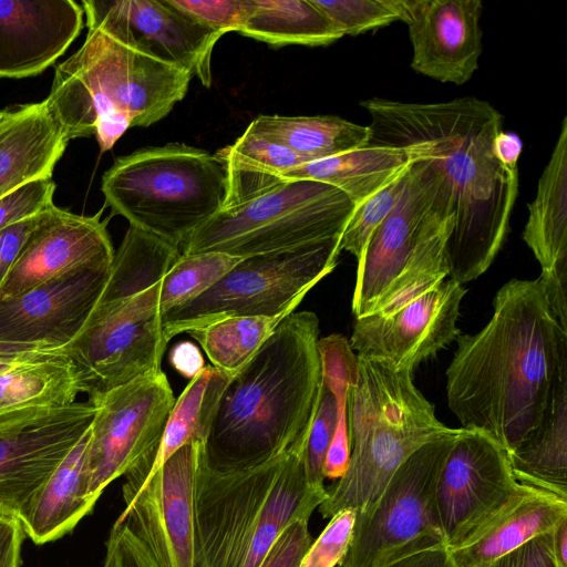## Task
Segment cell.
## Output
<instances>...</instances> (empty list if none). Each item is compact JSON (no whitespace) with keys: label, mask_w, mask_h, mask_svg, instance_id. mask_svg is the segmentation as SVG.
<instances>
[{"label":"cell","mask_w":567,"mask_h":567,"mask_svg":"<svg viewBox=\"0 0 567 567\" xmlns=\"http://www.w3.org/2000/svg\"><path fill=\"white\" fill-rule=\"evenodd\" d=\"M110 269L69 275L0 299V341L66 348L96 306Z\"/></svg>","instance_id":"obj_21"},{"label":"cell","mask_w":567,"mask_h":567,"mask_svg":"<svg viewBox=\"0 0 567 567\" xmlns=\"http://www.w3.org/2000/svg\"><path fill=\"white\" fill-rule=\"evenodd\" d=\"M239 33L276 47L329 45L343 37L311 0H252Z\"/></svg>","instance_id":"obj_33"},{"label":"cell","mask_w":567,"mask_h":567,"mask_svg":"<svg viewBox=\"0 0 567 567\" xmlns=\"http://www.w3.org/2000/svg\"><path fill=\"white\" fill-rule=\"evenodd\" d=\"M551 532L529 539L486 567H560L554 555Z\"/></svg>","instance_id":"obj_45"},{"label":"cell","mask_w":567,"mask_h":567,"mask_svg":"<svg viewBox=\"0 0 567 567\" xmlns=\"http://www.w3.org/2000/svg\"><path fill=\"white\" fill-rule=\"evenodd\" d=\"M101 190L130 226L179 248L226 199V174L216 154L181 143L116 158Z\"/></svg>","instance_id":"obj_8"},{"label":"cell","mask_w":567,"mask_h":567,"mask_svg":"<svg viewBox=\"0 0 567 567\" xmlns=\"http://www.w3.org/2000/svg\"><path fill=\"white\" fill-rule=\"evenodd\" d=\"M319 332L315 312L293 311L231 375L204 445L207 463L264 461L308 439L322 381Z\"/></svg>","instance_id":"obj_3"},{"label":"cell","mask_w":567,"mask_h":567,"mask_svg":"<svg viewBox=\"0 0 567 567\" xmlns=\"http://www.w3.org/2000/svg\"><path fill=\"white\" fill-rule=\"evenodd\" d=\"M449 208L454 210L442 175L429 162L412 161L401 197L370 236L358 261L352 297L355 318L372 312L402 271L426 228Z\"/></svg>","instance_id":"obj_15"},{"label":"cell","mask_w":567,"mask_h":567,"mask_svg":"<svg viewBox=\"0 0 567 567\" xmlns=\"http://www.w3.org/2000/svg\"><path fill=\"white\" fill-rule=\"evenodd\" d=\"M248 128L312 161L364 147L371 135L369 125L333 115H260Z\"/></svg>","instance_id":"obj_31"},{"label":"cell","mask_w":567,"mask_h":567,"mask_svg":"<svg viewBox=\"0 0 567 567\" xmlns=\"http://www.w3.org/2000/svg\"><path fill=\"white\" fill-rule=\"evenodd\" d=\"M94 405L0 414V517L19 520L35 493L90 429Z\"/></svg>","instance_id":"obj_13"},{"label":"cell","mask_w":567,"mask_h":567,"mask_svg":"<svg viewBox=\"0 0 567 567\" xmlns=\"http://www.w3.org/2000/svg\"><path fill=\"white\" fill-rule=\"evenodd\" d=\"M185 69L89 28L82 47L55 69L44 100L66 141L95 135L102 152L132 126H150L182 101Z\"/></svg>","instance_id":"obj_5"},{"label":"cell","mask_w":567,"mask_h":567,"mask_svg":"<svg viewBox=\"0 0 567 567\" xmlns=\"http://www.w3.org/2000/svg\"><path fill=\"white\" fill-rule=\"evenodd\" d=\"M68 143L44 101L9 110L0 121V197L27 182L52 177Z\"/></svg>","instance_id":"obj_24"},{"label":"cell","mask_w":567,"mask_h":567,"mask_svg":"<svg viewBox=\"0 0 567 567\" xmlns=\"http://www.w3.org/2000/svg\"><path fill=\"white\" fill-rule=\"evenodd\" d=\"M106 544L114 553L116 567H158L125 522H115Z\"/></svg>","instance_id":"obj_46"},{"label":"cell","mask_w":567,"mask_h":567,"mask_svg":"<svg viewBox=\"0 0 567 567\" xmlns=\"http://www.w3.org/2000/svg\"><path fill=\"white\" fill-rule=\"evenodd\" d=\"M507 456L518 483L567 499V358L540 422Z\"/></svg>","instance_id":"obj_25"},{"label":"cell","mask_w":567,"mask_h":567,"mask_svg":"<svg viewBox=\"0 0 567 567\" xmlns=\"http://www.w3.org/2000/svg\"><path fill=\"white\" fill-rule=\"evenodd\" d=\"M465 293L449 279L390 315L355 318L350 346L360 358L413 372L461 334L456 321Z\"/></svg>","instance_id":"obj_18"},{"label":"cell","mask_w":567,"mask_h":567,"mask_svg":"<svg viewBox=\"0 0 567 567\" xmlns=\"http://www.w3.org/2000/svg\"><path fill=\"white\" fill-rule=\"evenodd\" d=\"M103 567H116L114 553L107 544H106V554H105Z\"/></svg>","instance_id":"obj_55"},{"label":"cell","mask_w":567,"mask_h":567,"mask_svg":"<svg viewBox=\"0 0 567 567\" xmlns=\"http://www.w3.org/2000/svg\"><path fill=\"white\" fill-rule=\"evenodd\" d=\"M409 166L385 186L354 206L341 236V251H349L358 261L361 259L370 236L386 218L401 197Z\"/></svg>","instance_id":"obj_38"},{"label":"cell","mask_w":567,"mask_h":567,"mask_svg":"<svg viewBox=\"0 0 567 567\" xmlns=\"http://www.w3.org/2000/svg\"><path fill=\"white\" fill-rule=\"evenodd\" d=\"M340 240L336 236L241 258L204 293L163 316L165 340L227 317L292 313L336 268Z\"/></svg>","instance_id":"obj_10"},{"label":"cell","mask_w":567,"mask_h":567,"mask_svg":"<svg viewBox=\"0 0 567 567\" xmlns=\"http://www.w3.org/2000/svg\"><path fill=\"white\" fill-rule=\"evenodd\" d=\"M204 442L176 451L125 504V522L158 567H196L194 485Z\"/></svg>","instance_id":"obj_16"},{"label":"cell","mask_w":567,"mask_h":567,"mask_svg":"<svg viewBox=\"0 0 567 567\" xmlns=\"http://www.w3.org/2000/svg\"><path fill=\"white\" fill-rule=\"evenodd\" d=\"M309 519L292 520L277 537L260 567H299L313 539Z\"/></svg>","instance_id":"obj_44"},{"label":"cell","mask_w":567,"mask_h":567,"mask_svg":"<svg viewBox=\"0 0 567 567\" xmlns=\"http://www.w3.org/2000/svg\"><path fill=\"white\" fill-rule=\"evenodd\" d=\"M551 534L555 558L560 567H567V518L563 519Z\"/></svg>","instance_id":"obj_54"},{"label":"cell","mask_w":567,"mask_h":567,"mask_svg":"<svg viewBox=\"0 0 567 567\" xmlns=\"http://www.w3.org/2000/svg\"><path fill=\"white\" fill-rule=\"evenodd\" d=\"M527 207L523 240L545 271L567 259V116Z\"/></svg>","instance_id":"obj_27"},{"label":"cell","mask_w":567,"mask_h":567,"mask_svg":"<svg viewBox=\"0 0 567 567\" xmlns=\"http://www.w3.org/2000/svg\"><path fill=\"white\" fill-rule=\"evenodd\" d=\"M230 378L231 375L221 370L208 365L189 381L175 400L161 443L140 489L182 446L192 442H206L219 400Z\"/></svg>","instance_id":"obj_32"},{"label":"cell","mask_w":567,"mask_h":567,"mask_svg":"<svg viewBox=\"0 0 567 567\" xmlns=\"http://www.w3.org/2000/svg\"><path fill=\"white\" fill-rule=\"evenodd\" d=\"M179 256L178 248L128 227L96 306L66 346L89 399L162 370L161 285Z\"/></svg>","instance_id":"obj_6"},{"label":"cell","mask_w":567,"mask_h":567,"mask_svg":"<svg viewBox=\"0 0 567 567\" xmlns=\"http://www.w3.org/2000/svg\"><path fill=\"white\" fill-rule=\"evenodd\" d=\"M538 279L551 315L560 329L567 332V259L542 271Z\"/></svg>","instance_id":"obj_47"},{"label":"cell","mask_w":567,"mask_h":567,"mask_svg":"<svg viewBox=\"0 0 567 567\" xmlns=\"http://www.w3.org/2000/svg\"><path fill=\"white\" fill-rule=\"evenodd\" d=\"M91 427V426H90ZM90 429L32 497L19 522L35 544L71 532L95 505L89 494L85 462Z\"/></svg>","instance_id":"obj_26"},{"label":"cell","mask_w":567,"mask_h":567,"mask_svg":"<svg viewBox=\"0 0 567 567\" xmlns=\"http://www.w3.org/2000/svg\"><path fill=\"white\" fill-rule=\"evenodd\" d=\"M62 352H66V348L0 341V363H18Z\"/></svg>","instance_id":"obj_51"},{"label":"cell","mask_w":567,"mask_h":567,"mask_svg":"<svg viewBox=\"0 0 567 567\" xmlns=\"http://www.w3.org/2000/svg\"><path fill=\"white\" fill-rule=\"evenodd\" d=\"M290 313L274 317H227L188 331L213 367L234 375Z\"/></svg>","instance_id":"obj_36"},{"label":"cell","mask_w":567,"mask_h":567,"mask_svg":"<svg viewBox=\"0 0 567 567\" xmlns=\"http://www.w3.org/2000/svg\"><path fill=\"white\" fill-rule=\"evenodd\" d=\"M493 151L499 163L508 168L517 169L523 142L517 134L502 130L494 138Z\"/></svg>","instance_id":"obj_52"},{"label":"cell","mask_w":567,"mask_h":567,"mask_svg":"<svg viewBox=\"0 0 567 567\" xmlns=\"http://www.w3.org/2000/svg\"><path fill=\"white\" fill-rule=\"evenodd\" d=\"M89 28L187 70L212 85V52L221 33L195 21L168 0H85Z\"/></svg>","instance_id":"obj_17"},{"label":"cell","mask_w":567,"mask_h":567,"mask_svg":"<svg viewBox=\"0 0 567 567\" xmlns=\"http://www.w3.org/2000/svg\"><path fill=\"white\" fill-rule=\"evenodd\" d=\"M388 567H455L446 547H436L404 557Z\"/></svg>","instance_id":"obj_53"},{"label":"cell","mask_w":567,"mask_h":567,"mask_svg":"<svg viewBox=\"0 0 567 567\" xmlns=\"http://www.w3.org/2000/svg\"><path fill=\"white\" fill-rule=\"evenodd\" d=\"M195 21L221 33L240 31L251 9L252 0H168Z\"/></svg>","instance_id":"obj_42"},{"label":"cell","mask_w":567,"mask_h":567,"mask_svg":"<svg viewBox=\"0 0 567 567\" xmlns=\"http://www.w3.org/2000/svg\"><path fill=\"white\" fill-rule=\"evenodd\" d=\"M337 422V404L332 392L322 383L310 426L306 450L305 468L308 483L313 488H324L323 463Z\"/></svg>","instance_id":"obj_40"},{"label":"cell","mask_w":567,"mask_h":567,"mask_svg":"<svg viewBox=\"0 0 567 567\" xmlns=\"http://www.w3.org/2000/svg\"><path fill=\"white\" fill-rule=\"evenodd\" d=\"M83 14L73 0H0V78L52 65L80 34Z\"/></svg>","instance_id":"obj_22"},{"label":"cell","mask_w":567,"mask_h":567,"mask_svg":"<svg viewBox=\"0 0 567 567\" xmlns=\"http://www.w3.org/2000/svg\"><path fill=\"white\" fill-rule=\"evenodd\" d=\"M169 361L176 371L190 380L205 367L199 349L190 341L175 344L169 353Z\"/></svg>","instance_id":"obj_50"},{"label":"cell","mask_w":567,"mask_h":567,"mask_svg":"<svg viewBox=\"0 0 567 567\" xmlns=\"http://www.w3.org/2000/svg\"><path fill=\"white\" fill-rule=\"evenodd\" d=\"M52 177L27 182L0 197V230L34 217L53 205Z\"/></svg>","instance_id":"obj_43"},{"label":"cell","mask_w":567,"mask_h":567,"mask_svg":"<svg viewBox=\"0 0 567 567\" xmlns=\"http://www.w3.org/2000/svg\"><path fill=\"white\" fill-rule=\"evenodd\" d=\"M241 258L223 252L181 254L162 278V316L182 307L214 286Z\"/></svg>","instance_id":"obj_37"},{"label":"cell","mask_w":567,"mask_h":567,"mask_svg":"<svg viewBox=\"0 0 567 567\" xmlns=\"http://www.w3.org/2000/svg\"><path fill=\"white\" fill-rule=\"evenodd\" d=\"M446 370V396L464 429L481 431L506 453L542 420L567 332L551 315L539 279H512L475 334H460Z\"/></svg>","instance_id":"obj_2"},{"label":"cell","mask_w":567,"mask_h":567,"mask_svg":"<svg viewBox=\"0 0 567 567\" xmlns=\"http://www.w3.org/2000/svg\"><path fill=\"white\" fill-rule=\"evenodd\" d=\"M361 106L371 117L368 145L429 162L445 179L454 208L449 277L461 285L478 278L506 239L518 194V171L499 163L493 151L502 114L475 96L437 103L372 97Z\"/></svg>","instance_id":"obj_1"},{"label":"cell","mask_w":567,"mask_h":567,"mask_svg":"<svg viewBox=\"0 0 567 567\" xmlns=\"http://www.w3.org/2000/svg\"><path fill=\"white\" fill-rule=\"evenodd\" d=\"M353 208L331 185L285 179L245 203L221 208L186 239L182 254L245 258L342 236Z\"/></svg>","instance_id":"obj_9"},{"label":"cell","mask_w":567,"mask_h":567,"mask_svg":"<svg viewBox=\"0 0 567 567\" xmlns=\"http://www.w3.org/2000/svg\"><path fill=\"white\" fill-rule=\"evenodd\" d=\"M318 350L322 383L332 392L337 404V422L323 463V477L339 480L350 460L349 395L357 379L358 357L346 337L338 333L319 339Z\"/></svg>","instance_id":"obj_35"},{"label":"cell","mask_w":567,"mask_h":567,"mask_svg":"<svg viewBox=\"0 0 567 567\" xmlns=\"http://www.w3.org/2000/svg\"><path fill=\"white\" fill-rule=\"evenodd\" d=\"M358 357V355H357ZM413 383L412 372L358 357L349 395L350 460L319 506L323 518L368 515L399 467L421 446L453 432Z\"/></svg>","instance_id":"obj_7"},{"label":"cell","mask_w":567,"mask_h":567,"mask_svg":"<svg viewBox=\"0 0 567 567\" xmlns=\"http://www.w3.org/2000/svg\"><path fill=\"white\" fill-rule=\"evenodd\" d=\"M567 518V499L523 485L496 514L455 547L446 548L455 567H486Z\"/></svg>","instance_id":"obj_23"},{"label":"cell","mask_w":567,"mask_h":567,"mask_svg":"<svg viewBox=\"0 0 567 567\" xmlns=\"http://www.w3.org/2000/svg\"><path fill=\"white\" fill-rule=\"evenodd\" d=\"M114 254L101 213L76 215L53 204L39 215L1 288L0 299L18 297L69 275L107 270Z\"/></svg>","instance_id":"obj_19"},{"label":"cell","mask_w":567,"mask_h":567,"mask_svg":"<svg viewBox=\"0 0 567 567\" xmlns=\"http://www.w3.org/2000/svg\"><path fill=\"white\" fill-rule=\"evenodd\" d=\"M412 161L401 150L367 145L311 161L282 175L285 179H312L342 190L354 206L385 186Z\"/></svg>","instance_id":"obj_28"},{"label":"cell","mask_w":567,"mask_h":567,"mask_svg":"<svg viewBox=\"0 0 567 567\" xmlns=\"http://www.w3.org/2000/svg\"><path fill=\"white\" fill-rule=\"evenodd\" d=\"M357 512L344 508L330 517L320 536L312 542L299 567H336L349 549Z\"/></svg>","instance_id":"obj_41"},{"label":"cell","mask_w":567,"mask_h":567,"mask_svg":"<svg viewBox=\"0 0 567 567\" xmlns=\"http://www.w3.org/2000/svg\"><path fill=\"white\" fill-rule=\"evenodd\" d=\"M175 400L163 370L89 399L95 409L85 462L92 499L131 471L142 486Z\"/></svg>","instance_id":"obj_12"},{"label":"cell","mask_w":567,"mask_h":567,"mask_svg":"<svg viewBox=\"0 0 567 567\" xmlns=\"http://www.w3.org/2000/svg\"><path fill=\"white\" fill-rule=\"evenodd\" d=\"M24 535L19 520L0 517V567H20Z\"/></svg>","instance_id":"obj_49"},{"label":"cell","mask_w":567,"mask_h":567,"mask_svg":"<svg viewBox=\"0 0 567 567\" xmlns=\"http://www.w3.org/2000/svg\"><path fill=\"white\" fill-rule=\"evenodd\" d=\"M81 393L68 352L14 363L0 372V414L30 408H63Z\"/></svg>","instance_id":"obj_30"},{"label":"cell","mask_w":567,"mask_h":567,"mask_svg":"<svg viewBox=\"0 0 567 567\" xmlns=\"http://www.w3.org/2000/svg\"><path fill=\"white\" fill-rule=\"evenodd\" d=\"M39 215L0 230V292L23 245L35 227Z\"/></svg>","instance_id":"obj_48"},{"label":"cell","mask_w":567,"mask_h":567,"mask_svg":"<svg viewBox=\"0 0 567 567\" xmlns=\"http://www.w3.org/2000/svg\"><path fill=\"white\" fill-rule=\"evenodd\" d=\"M226 174L225 207L245 203L282 181V175L312 159L247 130L215 153Z\"/></svg>","instance_id":"obj_29"},{"label":"cell","mask_w":567,"mask_h":567,"mask_svg":"<svg viewBox=\"0 0 567 567\" xmlns=\"http://www.w3.org/2000/svg\"><path fill=\"white\" fill-rule=\"evenodd\" d=\"M307 440L250 463L209 464L203 452L194 485L196 567H260L281 532L326 501L327 489L307 480Z\"/></svg>","instance_id":"obj_4"},{"label":"cell","mask_w":567,"mask_h":567,"mask_svg":"<svg viewBox=\"0 0 567 567\" xmlns=\"http://www.w3.org/2000/svg\"><path fill=\"white\" fill-rule=\"evenodd\" d=\"M19 363V362H18ZM12 364L14 363H0V372L8 369L9 367H11Z\"/></svg>","instance_id":"obj_57"},{"label":"cell","mask_w":567,"mask_h":567,"mask_svg":"<svg viewBox=\"0 0 567 567\" xmlns=\"http://www.w3.org/2000/svg\"><path fill=\"white\" fill-rule=\"evenodd\" d=\"M458 431L424 444L399 467L371 512L355 518L349 549L338 567H388L445 547L435 488Z\"/></svg>","instance_id":"obj_11"},{"label":"cell","mask_w":567,"mask_h":567,"mask_svg":"<svg viewBox=\"0 0 567 567\" xmlns=\"http://www.w3.org/2000/svg\"><path fill=\"white\" fill-rule=\"evenodd\" d=\"M522 488L504 447L481 431L461 427L435 488L445 547L461 544Z\"/></svg>","instance_id":"obj_14"},{"label":"cell","mask_w":567,"mask_h":567,"mask_svg":"<svg viewBox=\"0 0 567 567\" xmlns=\"http://www.w3.org/2000/svg\"><path fill=\"white\" fill-rule=\"evenodd\" d=\"M453 226L452 208L441 213L430 224L402 271L379 299L371 313L390 315L444 281L449 276L446 246Z\"/></svg>","instance_id":"obj_34"},{"label":"cell","mask_w":567,"mask_h":567,"mask_svg":"<svg viewBox=\"0 0 567 567\" xmlns=\"http://www.w3.org/2000/svg\"><path fill=\"white\" fill-rule=\"evenodd\" d=\"M343 35H358L400 20L393 0H311Z\"/></svg>","instance_id":"obj_39"},{"label":"cell","mask_w":567,"mask_h":567,"mask_svg":"<svg viewBox=\"0 0 567 567\" xmlns=\"http://www.w3.org/2000/svg\"><path fill=\"white\" fill-rule=\"evenodd\" d=\"M9 113V109L0 110V121H2Z\"/></svg>","instance_id":"obj_56"},{"label":"cell","mask_w":567,"mask_h":567,"mask_svg":"<svg viewBox=\"0 0 567 567\" xmlns=\"http://www.w3.org/2000/svg\"><path fill=\"white\" fill-rule=\"evenodd\" d=\"M409 27L411 68L442 83L462 85L482 54L481 0H393Z\"/></svg>","instance_id":"obj_20"}]
</instances>
